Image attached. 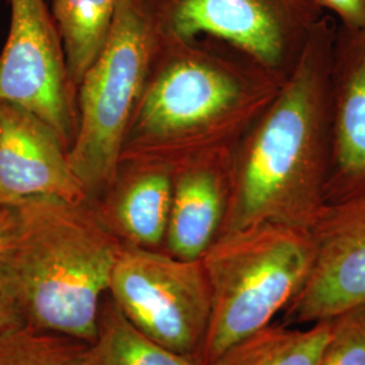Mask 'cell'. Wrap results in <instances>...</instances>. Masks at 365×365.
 Listing matches in <instances>:
<instances>
[{"mask_svg": "<svg viewBox=\"0 0 365 365\" xmlns=\"http://www.w3.org/2000/svg\"><path fill=\"white\" fill-rule=\"evenodd\" d=\"M284 81L217 39L153 31L148 72L119 163L173 170L199 155L235 148Z\"/></svg>", "mask_w": 365, "mask_h": 365, "instance_id": "cell-1", "label": "cell"}, {"mask_svg": "<svg viewBox=\"0 0 365 365\" xmlns=\"http://www.w3.org/2000/svg\"><path fill=\"white\" fill-rule=\"evenodd\" d=\"M336 30V19L325 14L298 66L235 146L232 195L221 235L257 223L309 230L325 207Z\"/></svg>", "mask_w": 365, "mask_h": 365, "instance_id": "cell-2", "label": "cell"}, {"mask_svg": "<svg viewBox=\"0 0 365 365\" xmlns=\"http://www.w3.org/2000/svg\"><path fill=\"white\" fill-rule=\"evenodd\" d=\"M122 244L91 202L0 206V289L22 324L91 344Z\"/></svg>", "mask_w": 365, "mask_h": 365, "instance_id": "cell-3", "label": "cell"}, {"mask_svg": "<svg viewBox=\"0 0 365 365\" xmlns=\"http://www.w3.org/2000/svg\"><path fill=\"white\" fill-rule=\"evenodd\" d=\"M313 262V241L304 229L257 223L221 235L202 257L211 289L202 365L272 324L304 287Z\"/></svg>", "mask_w": 365, "mask_h": 365, "instance_id": "cell-4", "label": "cell"}, {"mask_svg": "<svg viewBox=\"0 0 365 365\" xmlns=\"http://www.w3.org/2000/svg\"><path fill=\"white\" fill-rule=\"evenodd\" d=\"M153 46L144 0H120L105 48L76 88L78 133L71 167L90 202L114 178Z\"/></svg>", "mask_w": 365, "mask_h": 365, "instance_id": "cell-5", "label": "cell"}, {"mask_svg": "<svg viewBox=\"0 0 365 365\" xmlns=\"http://www.w3.org/2000/svg\"><path fill=\"white\" fill-rule=\"evenodd\" d=\"M153 31L212 38L282 80L292 73L325 15L315 0H144Z\"/></svg>", "mask_w": 365, "mask_h": 365, "instance_id": "cell-6", "label": "cell"}, {"mask_svg": "<svg viewBox=\"0 0 365 365\" xmlns=\"http://www.w3.org/2000/svg\"><path fill=\"white\" fill-rule=\"evenodd\" d=\"M107 294L148 339L202 365L211 318V289L202 260L122 247Z\"/></svg>", "mask_w": 365, "mask_h": 365, "instance_id": "cell-7", "label": "cell"}, {"mask_svg": "<svg viewBox=\"0 0 365 365\" xmlns=\"http://www.w3.org/2000/svg\"><path fill=\"white\" fill-rule=\"evenodd\" d=\"M0 53V102L22 106L58 133L69 150L78 133L76 88L46 0H10Z\"/></svg>", "mask_w": 365, "mask_h": 365, "instance_id": "cell-8", "label": "cell"}, {"mask_svg": "<svg viewBox=\"0 0 365 365\" xmlns=\"http://www.w3.org/2000/svg\"><path fill=\"white\" fill-rule=\"evenodd\" d=\"M309 235L312 274L286 318L312 325L365 304V196L325 205Z\"/></svg>", "mask_w": 365, "mask_h": 365, "instance_id": "cell-9", "label": "cell"}, {"mask_svg": "<svg viewBox=\"0 0 365 365\" xmlns=\"http://www.w3.org/2000/svg\"><path fill=\"white\" fill-rule=\"evenodd\" d=\"M30 197L90 202L58 133L25 107L0 102V205Z\"/></svg>", "mask_w": 365, "mask_h": 365, "instance_id": "cell-10", "label": "cell"}, {"mask_svg": "<svg viewBox=\"0 0 365 365\" xmlns=\"http://www.w3.org/2000/svg\"><path fill=\"white\" fill-rule=\"evenodd\" d=\"M330 117L327 205L365 196V29L337 25L330 66Z\"/></svg>", "mask_w": 365, "mask_h": 365, "instance_id": "cell-11", "label": "cell"}, {"mask_svg": "<svg viewBox=\"0 0 365 365\" xmlns=\"http://www.w3.org/2000/svg\"><path fill=\"white\" fill-rule=\"evenodd\" d=\"M235 148L190 158L173 168V187L164 252L202 260L221 237L235 168Z\"/></svg>", "mask_w": 365, "mask_h": 365, "instance_id": "cell-12", "label": "cell"}, {"mask_svg": "<svg viewBox=\"0 0 365 365\" xmlns=\"http://www.w3.org/2000/svg\"><path fill=\"white\" fill-rule=\"evenodd\" d=\"M172 187L170 167L122 161L103 194L91 205L106 230L123 247L163 250Z\"/></svg>", "mask_w": 365, "mask_h": 365, "instance_id": "cell-13", "label": "cell"}, {"mask_svg": "<svg viewBox=\"0 0 365 365\" xmlns=\"http://www.w3.org/2000/svg\"><path fill=\"white\" fill-rule=\"evenodd\" d=\"M333 327V318L291 329L269 324L229 346L210 365H318Z\"/></svg>", "mask_w": 365, "mask_h": 365, "instance_id": "cell-14", "label": "cell"}, {"mask_svg": "<svg viewBox=\"0 0 365 365\" xmlns=\"http://www.w3.org/2000/svg\"><path fill=\"white\" fill-rule=\"evenodd\" d=\"M120 0H52V11L75 88L105 48Z\"/></svg>", "mask_w": 365, "mask_h": 365, "instance_id": "cell-15", "label": "cell"}, {"mask_svg": "<svg viewBox=\"0 0 365 365\" xmlns=\"http://www.w3.org/2000/svg\"><path fill=\"white\" fill-rule=\"evenodd\" d=\"M90 365H200L156 344L138 331L106 294L96 336L90 344Z\"/></svg>", "mask_w": 365, "mask_h": 365, "instance_id": "cell-16", "label": "cell"}, {"mask_svg": "<svg viewBox=\"0 0 365 365\" xmlns=\"http://www.w3.org/2000/svg\"><path fill=\"white\" fill-rule=\"evenodd\" d=\"M0 365H90V344L19 325L0 331Z\"/></svg>", "mask_w": 365, "mask_h": 365, "instance_id": "cell-17", "label": "cell"}, {"mask_svg": "<svg viewBox=\"0 0 365 365\" xmlns=\"http://www.w3.org/2000/svg\"><path fill=\"white\" fill-rule=\"evenodd\" d=\"M318 365H365V304L333 318Z\"/></svg>", "mask_w": 365, "mask_h": 365, "instance_id": "cell-18", "label": "cell"}, {"mask_svg": "<svg viewBox=\"0 0 365 365\" xmlns=\"http://www.w3.org/2000/svg\"><path fill=\"white\" fill-rule=\"evenodd\" d=\"M315 3L325 13L333 14L339 21V26L365 29V0H315Z\"/></svg>", "mask_w": 365, "mask_h": 365, "instance_id": "cell-19", "label": "cell"}, {"mask_svg": "<svg viewBox=\"0 0 365 365\" xmlns=\"http://www.w3.org/2000/svg\"><path fill=\"white\" fill-rule=\"evenodd\" d=\"M19 325H24L21 318L15 313L11 303L7 300L0 289V331Z\"/></svg>", "mask_w": 365, "mask_h": 365, "instance_id": "cell-20", "label": "cell"}, {"mask_svg": "<svg viewBox=\"0 0 365 365\" xmlns=\"http://www.w3.org/2000/svg\"><path fill=\"white\" fill-rule=\"evenodd\" d=\"M0 206H1V205H0Z\"/></svg>", "mask_w": 365, "mask_h": 365, "instance_id": "cell-21", "label": "cell"}]
</instances>
